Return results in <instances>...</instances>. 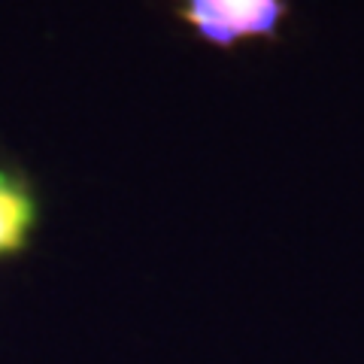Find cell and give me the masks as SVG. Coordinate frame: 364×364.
<instances>
[{"instance_id":"2","label":"cell","mask_w":364,"mask_h":364,"mask_svg":"<svg viewBox=\"0 0 364 364\" xmlns=\"http://www.w3.org/2000/svg\"><path fill=\"white\" fill-rule=\"evenodd\" d=\"M40 203L31 182L0 167V258H16L31 246Z\"/></svg>"},{"instance_id":"1","label":"cell","mask_w":364,"mask_h":364,"mask_svg":"<svg viewBox=\"0 0 364 364\" xmlns=\"http://www.w3.org/2000/svg\"><path fill=\"white\" fill-rule=\"evenodd\" d=\"M186 18L213 46L273 37L286 18V0H188Z\"/></svg>"}]
</instances>
